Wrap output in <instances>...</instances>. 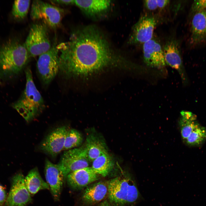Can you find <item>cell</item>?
<instances>
[{
  "mask_svg": "<svg viewBox=\"0 0 206 206\" xmlns=\"http://www.w3.org/2000/svg\"><path fill=\"white\" fill-rule=\"evenodd\" d=\"M59 69L66 78L85 77L108 68L133 69L134 64L117 53L92 26L78 28L58 44Z\"/></svg>",
  "mask_w": 206,
  "mask_h": 206,
  "instance_id": "6da1fadb",
  "label": "cell"
},
{
  "mask_svg": "<svg viewBox=\"0 0 206 206\" xmlns=\"http://www.w3.org/2000/svg\"><path fill=\"white\" fill-rule=\"evenodd\" d=\"M24 44L9 39L0 46V78L11 79L18 74L29 58Z\"/></svg>",
  "mask_w": 206,
  "mask_h": 206,
  "instance_id": "7a4b0ae2",
  "label": "cell"
},
{
  "mask_svg": "<svg viewBox=\"0 0 206 206\" xmlns=\"http://www.w3.org/2000/svg\"><path fill=\"white\" fill-rule=\"evenodd\" d=\"M25 88L20 98L13 105V107L27 122L35 118L45 108L41 96L34 83L32 73L29 68L25 71Z\"/></svg>",
  "mask_w": 206,
  "mask_h": 206,
  "instance_id": "3957f363",
  "label": "cell"
},
{
  "mask_svg": "<svg viewBox=\"0 0 206 206\" xmlns=\"http://www.w3.org/2000/svg\"><path fill=\"white\" fill-rule=\"evenodd\" d=\"M108 197L113 205L123 206L135 203L140 194L135 181L130 176H118L108 181Z\"/></svg>",
  "mask_w": 206,
  "mask_h": 206,
  "instance_id": "277c9868",
  "label": "cell"
},
{
  "mask_svg": "<svg viewBox=\"0 0 206 206\" xmlns=\"http://www.w3.org/2000/svg\"><path fill=\"white\" fill-rule=\"evenodd\" d=\"M24 44L29 57L39 56L48 51L52 45L48 36L47 26L44 23L33 24Z\"/></svg>",
  "mask_w": 206,
  "mask_h": 206,
  "instance_id": "5b68a950",
  "label": "cell"
},
{
  "mask_svg": "<svg viewBox=\"0 0 206 206\" xmlns=\"http://www.w3.org/2000/svg\"><path fill=\"white\" fill-rule=\"evenodd\" d=\"M63 9L40 0L33 1L30 16L33 20H41L47 26L55 29L60 25L64 15Z\"/></svg>",
  "mask_w": 206,
  "mask_h": 206,
  "instance_id": "8992f818",
  "label": "cell"
},
{
  "mask_svg": "<svg viewBox=\"0 0 206 206\" xmlns=\"http://www.w3.org/2000/svg\"><path fill=\"white\" fill-rule=\"evenodd\" d=\"M56 41L51 48L39 56L37 67L39 76L44 84H49L59 71L58 63L59 52Z\"/></svg>",
  "mask_w": 206,
  "mask_h": 206,
  "instance_id": "52a82bcc",
  "label": "cell"
},
{
  "mask_svg": "<svg viewBox=\"0 0 206 206\" xmlns=\"http://www.w3.org/2000/svg\"><path fill=\"white\" fill-rule=\"evenodd\" d=\"M90 162L83 146L65 151L58 164L66 179L70 173L88 167Z\"/></svg>",
  "mask_w": 206,
  "mask_h": 206,
  "instance_id": "ba28073f",
  "label": "cell"
},
{
  "mask_svg": "<svg viewBox=\"0 0 206 206\" xmlns=\"http://www.w3.org/2000/svg\"><path fill=\"white\" fill-rule=\"evenodd\" d=\"M157 23L153 17L146 15L141 16L133 26L129 43L132 45L143 44L151 39Z\"/></svg>",
  "mask_w": 206,
  "mask_h": 206,
  "instance_id": "9c48e42d",
  "label": "cell"
},
{
  "mask_svg": "<svg viewBox=\"0 0 206 206\" xmlns=\"http://www.w3.org/2000/svg\"><path fill=\"white\" fill-rule=\"evenodd\" d=\"M32 201L31 195L21 173L13 177L11 189L6 201V206H25Z\"/></svg>",
  "mask_w": 206,
  "mask_h": 206,
  "instance_id": "30bf717a",
  "label": "cell"
},
{
  "mask_svg": "<svg viewBox=\"0 0 206 206\" xmlns=\"http://www.w3.org/2000/svg\"><path fill=\"white\" fill-rule=\"evenodd\" d=\"M68 130L65 126L57 128L49 133L41 143L40 149L52 157L63 150Z\"/></svg>",
  "mask_w": 206,
  "mask_h": 206,
  "instance_id": "8fae6325",
  "label": "cell"
},
{
  "mask_svg": "<svg viewBox=\"0 0 206 206\" xmlns=\"http://www.w3.org/2000/svg\"><path fill=\"white\" fill-rule=\"evenodd\" d=\"M163 49L166 64L177 70L183 82L186 84L187 82V78L178 43L175 39H170L165 43Z\"/></svg>",
  "mask_w": 206,
  "mask_h": 206,
  "instance_id": "7c38bea8",
  "label": "cell"
},
{
  "mask_svg": "<svg viewBox=\"0 0 206 206\" xmlns=\"http://www.w3.org/2000/svg\"><path fill=\"white\" fill-rule=\"evenodd\" d=\"M143 60L149 67L161 68L166 65L163 49L159 43L153 38L143 44Z\"/></svg>",
  "mask_w": 206,
  "mask_h": 206,
  "instance_id": "4fadbf2b",
  "label": "cell"
},
{
  "mask_svg": "<svg viewBox=\"0 0 206 206\" xmlns=\"http://www.w3.org/2000/svg\"><path fill=\"white\" fill-rule=\"evenodd\" d=\"M44 172L51 193L55 200L58 201L65 179L62 172L58 164H54L47 159L45 161Z\"/></svg>",
  "mask_w": 206,
  "mask_h": 206,
  "instance_id": "5bb4252c",
  "label": "cell"
},
{
  "mask_svg": "<svg viewBox=\"0 0 206 206\" xmlns=\"http://www.w3.org/2000/svg\"><path fill=\"white\" fill-rule=\"evenodd\" d=\"M99 175L91 167H88L70 173L66 179L70 187L74 189H79L98 180Z\"/></svg>",
  "mask_w": 206,
  "mask_h": 206,
  "instance_id": "9a60e30c",
  "label": "cell"
},
{
  "mask_svg": "<svg viewBox=\"0 0 206 206\" xmlns=\"http://www.w3.org/2000/svg\"><path fill=\"white\" fill-rule=\"evenodd\" d=\"M108 195V181H100L88 186L84 192L82 199L85 204L92 205L102 201Z\"/></svg>",
  "mask_w": 206,
  "mask_h": 206,
  "instance_id": "2e32d148",
  "label": "cell"
},
{
  "mask_svg": "<svg viewBox=\"0 0 206 206\" xmlns=\"http://www.w3.org/2000/svg\"><path fill=\"white\" fill-rule=\"evenodd\" d=\"M190 42L197 44L206 40V10L194 13L191 23Z\"/></svg>",
  "mask_w": 206,
  "mask_h": 206,
  "instance_id": "e0dca14e",
  "label": "cell"
},
{
  "mask_svg": "<svg viewBox=\"0 0 206 206\" xmlns=\"http://www.w3.org/2000/svg\"><path fill=\"white\" fill-rule=\"evenodd\" d=\"M111 2L108 0H74V4L84 13L89 15H94L107 10Z\"/></svg>",
  "mask_w": 206,
  "mask_h": 206,
  "instance_id": "ac0fdd59",
  "label": "cell"
},
{
  "mask_svg": "<svg viewBox=\"0 0 206 206\" xmlns=\"http://www.w3.org/2000/svg\"><path fill=\"white\" fill-rule=\"evenodd\" d=\"M84 147L90 162L103 153L107 152L104 142L98 137L93 134L87 136Z\"/></svg>",
  "mask_w": 206,
  "mask_h": 206,
  "instance_id": "d6986e66",
  "label": "cell"
},
{
  "mask_svg": "<svg viewBox=\"0 0 206 206\" xmlns=\"http://www.w3.org/2000/svg\"><path fill=\"white\" fill-rule=\"evenodd\" d=\"M26 187L30 194L34 195L39 191L49 189V187L41 177L37 168L31 170L25 178Z\"/></svg>",
  "mask_w": 206,
  "mask_h": 206,
  "instance_id": "ffe728a7",
  "label": "cell"
},
{
  "mask_svg": "<svg viewBox=\"0 0 206 206\" xmlns=\"http://www.w3.org/2000/svg\"><path fill=\"white\" fill-rule=\"evenodd\" d=\"M196 119L195 115L191 112H181L179 124L181 137L184 141L194 129L200 126Z\"/></svg>",
  "mask_w": 206,
  "mask_h": 206,
  "instance_id": "44dd1931",
  "label": "cell"
},
{
  "mask_svg": "<svg viewBox=\"0 0 206 206\" xmlns=\"http://www.w3.org/2000/svg\"><path fill=\"white\" fill-rule=\"evenodd\" d=\"M91 167L97 174L103 177L107 176L113 168L114 163L108 152L103 153L92 162Z\"/></svg>",
  "mask_w": 206,
  "mask_h": 206,
  "instance_id": "7402d4cb",
  "label": "cell"
},
{
  "mask_svg": "<svg viewBox=\"0 0 206 206\" xmlns=\"http://www.w3.org/2000/svg\"><path fill=\"white\" fill-rule=\"evenodd\" d=\"M83 137L81 134L74 129L68 130L66 136L63 150L76 148L82 143Z\"/></svg>",
  "mask_w": 206,
  "mask_h": 206,
  "instance_id": "603a6c76",
  "label": "cell"
},
{
  "mask_svg": "<svg viewBox=\"0 0 206 206\" xmlns=\"http://www.w3.org/2000/svg\"><path fill=\"white\" fill-rule=\"evenodd\" d=\"M206 139V128L200 125L194 129L184 141L191 146H199Z\"/></svg>",
  "mask_w": 206,
  "mask_h": 206,
  "instance_id": "cb8c5ba5",
  "label": "cell"
},
{
  "mask_svg": "<svg viewBox=\"0 0 206 206\" xmlns=\"http://www.w3.org/2000/svg\"><path fill=\"white\" fill-rule=\"evenodd\" d=\"M30 3V0H15L12 7V14L14 18L21 20L27 16Z\"/></svg>",
  "mask_w": 206,
  "mask_h": 206,
  "instance_id": "d4e9b609",
  "label": "cell"
},
{
  "mask_svg": "<svg viewBox=\"0 0 206 206\" xmlns=\"http://www.w3.org/2000/svg\"><path fill=\"white\" fill-rule=\"evenodd\" d=\"M192 11L194 13L206 10V0H195L192 7Z\"/></svg>",
  "mask_w": 206,
  "mask_h": 206,
  "instance_id": "484cf974",
  "label": "cell"
},
{
  "mask_svg": "<svg viewBox=\"0 0 206 206\" xmlns=\"http://www.w3.org/2000/svg\"><path fill=\"white\" fill-rule=\"evenodd\" d=\"M144 3L146 9L149 11H154L158 8L157 0H144Z\"/></svg>",
  "mask_w": 206,
  "mask_h": 206,
  "instance_id": "4316f807",
  "label": "cell"
},
{
  "mask_svg": "<svg viewBox=\"0 0 206 206\" xmlns=\"http://www.w3.org/2000/svg\"><path fill=\"white\" fill-rule=\"evenodd\" d=\"M52 3L60 5H68L74 4V0H52Z\"/></svg>",
  "mask_w": 206,
  "mask_h": 206,
  "instance_id": "83f0119b",
  "label": "cell"
},
{
  "mask_svg": "<svg viewBox=\"0 0 206 206\" xmlns=\"http://www.w3.org/2000/svg\"><path fill=\"white\" fill-rule=\"evenodd\" d=\"M158 8L161 10L164 9L169 3L170 1L167 0H157Z\"/></svg>",
  "mask_w": 206,
  "mask_h": 206,
  "instance_id": "f1b7e54d",
  "label": "cell"
},
{
  "mask_svg": "<svg viewBox=\"0 0 206 206\" xmlns=\"http://www.w3.org/2000/svg\"><path fill=\"white\" fill-rule=\"evenodd\" d=\"M6 198V193L4 187L0 185V203L3 202Z\"/></svg>",
  "mask_w": 206,
  "mask_h": 206,
  "instance_id": "f546056e",
  "label": "cell"
},
{
  "mask_svg": "<svg viewBox=\"0 0 206 206\" xmlns=\"http://www.w3.org/2000/svg\"><path fill=\"white\" fill-rule=\"evenodd\" d=\"M112 204L107 200H105L102 202L98 206H113Z\"/></svg>",
  "mask_w": 206,
  "mask_h": 206,
  "instance_id": "4dcf8cb0",
  "label": "cell"
}]
</instances>
